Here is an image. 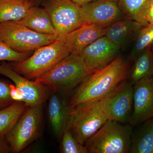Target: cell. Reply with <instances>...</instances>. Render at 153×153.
<instances>
[{
    "label": "cell",
    "instance_id": "cell-1",
    "mask_svg": "<svg viewBox=\"0 0 153 153\" xmlns=\"http://www.w3.org/2000/svg\"><path fill=\"white\" fill-rule=\"evenodd\" d=\"M128 72L127 63L118 56L107 66L91 73L76 88L68 99L70 108L104 97L126 80Z\"/></svg>",
    "mask_w": 153,
    "mask_h": 153
},
{
    "label": "cell",
    "instance_id": "cell-2",
    "mask_svg": "<svg viewBox=\"0 0 153 153\" xmlns=\"http://www.w3.org/2000/svg\"><path fill=\"white\" fill-rule=\"evenodd\" d=\"M91 73L79 54H70L35 80L67 96Z\"/></svg>",
    "mask_w": 153,
    "mask_h": 153
},
{
    "label": "cell",
    "instance_id": "cell-3",
    "mask_svg": "<svg viewBox=\"0 0 153 153\" xmlns=\"http://www.w3.org/2000/svg\"><path fill=\"white\" fill-rule=\"evenodd\" d=\"M133 127L108 120L85 143L89 153H129Z\"/></svg>",
    "mask_w": 153,
    "mask_h": 153
},
{
    "label": "cell",
    "instance_id": "cell-4",
    "mask_svg": "<svg viewBox=\"0 0 153 153\" xmlns=\"http://www.w3.org/2000/svg\"><path fill=\"white\" fill-rule=\"evenodd\" d=\"M70 54L64 42L57 40L36 49L33 55L23 61L8 64L19 74L31 80L49 71Z\"/></svg>",
    "mask_w": 153,
    "mask_h": 153
},
{
    "label": "cell",
    "instance_id": "cell-5",
    "mask_svg": "<svg viewBox=\"0 0 153 153\" xmlns=\"http://www.w3.org/2000/svg\"><path fill=\"white\" fill-rule=\"evenodd\" d=\"M108 120L99 100L83 102L70 108L68 128L74 138L84 145Z\"/></svg>",
    "mask_w": 153,
    "mask_h": 153
},
{
    "label": "cell",
    "instance_id": "cell-6",
    "mask_svg": "<svg viewBox=\"0 0 153 153\" xmlns=\"http://www.w3.org/2000/svg\"><path fill=\"white\" fill-rule=\"evenodd\" d=\"M57 40L58 36L37 33L18 21L0 23V40L18 52L31 53Z\"/></svg>",
    "mask_w": 153,
    "mask_h": 153
},
{
    "label": "cell",
    "instance_id": "cell-7",
    "mask_svg": "<svg viewBox=\"0 0 153 153\" xmlns=\"http://www.w3.org/2000/svg\"><path fill=\"white\" fill-rule=\"evenodd\" d=\"M43 107L27 106L13 128L6 135L11 153L21 152L37 139L41 131Z\"/></svg>",
    "mask_w": 153,
    "mask_h": 153
},
{
    "label": "cell",
    "instance_id": "cell-8",
    "mask_svg": "<svg viewBox=\"0 0 153 153\" xmlns=\"http://www.w3.org/2000/svg\"><path fill=\"white\" fill-rule=\"evenodd\" d=\"M99 101L108 120L129 123L133 107V85L125 80Z\"/></svg>",
    "mask_w": 153,
    "mask_h": 153
},
{
    "label": "cell",
    "instance_id": "cell-9",
    "mask_svg": "<svg viewBox=\"0 0 153 153\" xmlns=\"http://www.w3.org/2000/svg\"><path fill=\"white\" fill-rule=\"evenodd\" d=\"M60 40L84 24L81 6L71 0H49L44 4Z\"/></svg>",
    "mask_w": 153,
    "mask_h": 153
},
{
    "label": "cell",
    "instance_id": "cell-10",
    "mask_svg": "<svg viewBox=\"0 0 153 153\" xmlns=\"http://www.w3.org/2000/svg\"><path fill=\"white\" fill-rule=\"evenodd\" d=\"M0 74L8 77L16 86L19 101L27 106L43 105L49 99L51 91L46 85L27 79L15 71L8 63L0 64Z\"/></svg>",
    "mask_w": 153,
    "mask_h": 153
},
{
    "label": "cell",
    "instance_id": "cell-11",
    "mask_svg": "<svg viewBox=\"0 0 153 153\" xmlns=\"http://www.w3.org/2000/svg\"><path fill=\"white\" fill-rule=\"evenodd\" d=\"M153 117V76L134 84L133 107L129 123L137 126Z\"/></svg>",
    "mask_w": 153,
    "mask_h": 153
},
{
    "label": "cell",
    "instance_id": "cell-12",
    "mask_svg": "<svg viewBox=\"0 0 153 153\" xmlns=\"http://www.w3.org/2000/svg\"><path fill=\"white\" fill-rule=\"evenodd\" d=\"M84 24L108 26L125 19L118 0H96L81 6Z\"/></svg>",
    "mask_w": 153,
    "mask_h": 153
},
{
    "label": "cell",
    "instance_id": "cell-13",
    "mask_svg": "<svg viewBox=\"0 0 153 153\" xmlns=\"http://www.w3.org/2000/svg\"><path fill=\"white\" fill-rule=\"evenodd\" d=\"M120 48L106 36L98 38L79 53L91 72L103 68L118 57Z\"/></svg>",
    "mask_w": 153,
    "mask_h": 153
},
{
    "label": "cell",
    "instance_id": "cell-14",
    "mask_svg": "<svg viewBox=\"0 0 153 153\" xmlns=\"http://www.w3.org/2000/svg\"><path fill=\"white\" fill-rule=\"evenodd\" d=\"M108 27L84 24L66 35L61 41L70 54H79L85 47L105 36Z\"/></svg>",
    "mask_w": 153,
    "mask_h": 153
},
{
    "label": "cell",
    "instance_id": "cell-15",
    "mask_svg": "<svg viewBox=\"0 0 153 153\" xmlns=\"http://www.w3.org/2000/svg\"><path fill=\"white\" fill-rule=\"evenodd\" d=\"M67 96L51 91L49 98L48 116L54 135L60 140L68 127L70 108Z\"/></svg>",
    "mask_w": 153,
    "mask_h": 153
},
{
    "label": "cell",
    "instance_id": "cell-16",
    "mask_svg": "<svg viewBox=\"0 0 153 153\" xmlns=\"http://www.w3.org/2000/svg\"><path fill=\"white\" fill-rule=\"evenodd\" d=\"M143 27L140 23L130 19H121L107 27L105 36L120 49L130 39L134 38Z\"/></svg>",
    "mask_w": 153,
    "mask_h": 153
},
{
    "label": "cell",
    "instance_id": "cell-17",
    "mask_svg": "<svg viewBox=\"0 0 153 153\" xmlns=\"http://www.w3.org/2000/svg\"><path fill=\"white\" fill-rule=\"evenodd\" d=\"M18 22L37 33L58 36L51 18L44 8L33 6L27 15Z\"/></svg>",
    "mask_w": 153,
    "mask_h": 153
},
{
    "label": "cell",
    "instance_id": "cell-18",
    "mask_svg": "<svg viewBox=\"0 0 153 153\" xmlns=\"http://www.w3.org/2000/svg\"><path fill=\"white\" fill-rule=\"evenodd\" d=\"M139 126L133 133L129 153H153V117Z\"/></svg>",
    "mask_w": 153,
    "mask_h": 153
},
{
    "label": "cell",
    "instance_id": "cell-19",
    "mask_svg": "<svg viewBox=\"0 0 153 153\" xmlns=\"http://www.w3.org/2000/svg\"><path fill=\"white\" fill-rule=\"evenodd\" d=\"M153 0H118L125 19H130L143 26L148 25L147 17Z\"/></svg>",
    "mask_w": 153,
    "mask_h": 153
},
{
    "label": "cell",
    "instance_id": "cell-20",
    "mask_svg": "<svg viewBox=\"0 0 153 153\" xmlns=\"http://www.w3.org/2000/svg\"><path fill=\"white\" fill-rule=\"evenodd\" d=\"M34 5L30 0H0V23L22 20Z\"/></svg>",
    "mask_w": 153,
    "mask_h": 153
},
{
    "label": "cell",
    "instance_id": "cell-21",
    "mask_svg": "<svg viewBox=\"0 0 153 153\" xmlns=\"http://www.w3.org/2000/svg\"><path fill=\"white\" fill-rule=\"evenodd\" d=\"M133 60L130 81L133 85L143 78L153 76V53L151 47L143 50Z\"/></svg>",
    "mask_w": 153,
    "mask_h": 153
},
{
    "label": "cell",
    "instance_id": "cell-22",
    "mask_svg": "<svg viewBox=\"0 0 153 153\" xmlns=\"http://www.w3.org/2000/svg\"><path fill=\"white\" fill-rule=\"evenodd\" d=\"M25 102L16 101L0 109V135L5 136L12 129L27 108Z\"/></svg>",
    "mask_w": 153,
    "mask_h": 153
},
{
    "label": "cell",
    "instance_id": "cell-23",
    "mask_svg": "<svg viewBox=\"0 0 153 153\" xmlns=\"http://www.w3.org/2000/svg\"><path fill=\"white\" fill-rule=\"evenodd\" d=\"M133 46L131 52L132 60L153 43V24L143 26L135 36Z\"/></svg>",
    "mask_w": 153,
    "mask_h": 153
},
{
    "label": "cell",
    "instance_id": "cell-24",
    "mask_svg": "<svg viewBox=\"0 0 153 153\" xmlns=\"http://www.w3.org/2000/svg\"><path fill=\"white\" fill-rule=\"evenodd\" d=\"M59 150L61 153H88L85 146L80 144L74 138L68 127L61 137Z\"/></svg>",
    "mask_w": 153,
    "mask_h": 153
},
{
    "label": "cell",
    "instance_id": "cell-25",
    "mask_svg": "<svg viewBox=\"0 0 153 153\" xmlns=\"http://www.w3.org/2000/svg\"><path fill=\"white\" fill-rule=\"evenodd\" d=\"M31 54L16 51L0 40V61L19 62L27 59Z\"/></svg>",
    "mask_w": 153,
    "mask_h": 153
},
{
    "label": "cell",
    "instance_id": "cell-26",
    "mask_svg": "<svg viewBox=\"0 0 153 153\" xmlns=\"http://www.w3.org/2000/svg\"><path fill=\"white\" fill-rule=\"evenodd\" d=\"M13 92L8 82L0 79V109L7 107L17 101Z\"/></svg>",
    "mask_w": 153,
    "mask_h": 153
},
{
    "label": "cell",
    "instance_id": "cell-27",
    "mask_svg": "<svg viewBox=\"0 0 153 153\" xmlns=\"http://www.w3.org/2000/svg\"><path fill=\"white\" fill-rule=\"evenodd\" d=\"M11 152L10 147L7 142L5 136L0 135V153Z\"/></svg>",
    "mask_w": 153,
    "mask_h": 153
},
{
    "label": "cell",
    "instance_id": "cell-28",
    "mask_svg": "<svg viewBox=\"0 0 153 153\" xmlns=\"http://www.w3.org/2000/svg\"><path fill=\"white\" fill-rule=\"evenodd\" d=\"M147 20L148 24H153V0L148 12Z\"/></svg>",
    "mask_w": 153,
    "mask_h": 153
},
{
    "label": "cell",
    "instance_id": "cell-29",
    "mask_svg": "<svg viewBox=\"0 0 153 153\" xmlns=\"http://www.w3.org/2000/svg\"><path fill=\"white\" fill-rule=\"evenodd\" d=\"M72 1L80 6H82L88 3L91 2L96 0H71Z\"/></svg>",
    "mask_w": 153,
    "mask_h": 153
},
{
    "label": "cell",
    "instance_id": "cell-30",
    "mask_svg": "<svg viewBox=\"0 0 153 153\" xmlns=\"http://www.w3.org/2000/svg\"><path fill=\"white\" fill-rule=\"evenodd\" d=\"M151 49H152V51L153 53V43L152 44V45L151 46Z\"/></svg>",
    "mask_w": 153,
    "mask_h": 153
},
{
    "label": "cell",
    "instance_id": "cell-31",
    "mask_svg": "<svg viewBox=\"0 0 153 153\" xmlns=\"http://www.w3.org/2000/svg\"><path fill=\"white\" fill-rule=\"evenodd\" d=\"M36 1H43V0H36Z\"/></svg>",
    "mask_w": 153,
    "mask_h": 153
},
{
    "label": "cell",
    "instance_id": "cell-32",
    "mask_svg": "<svg viewBox=\"0 0 153 153\" xmlns=\"http://www.w3.org/2000/svg\"><path fill=\"white\" fill-rule=\"evenodd\" d=\"M22 1H30V0H22Z\"/></svg>",
    "mask_w": 153,
    "mask_h": 153
}]
</instances>
